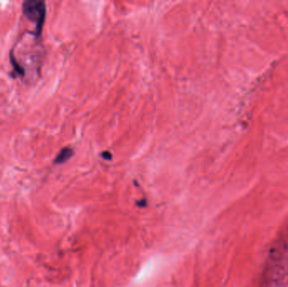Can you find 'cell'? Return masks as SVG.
<instances>
[{
    "mask_svg": "<svg viewBox=\"0 0 288 287\" xmlns=\"http://www.w3.org/2000/svg\"><path fill=\"white\" fill-rule=\"evenodd\" d=\"M22 11L30 21L35 23L34 35L37 38H40L47 16L45 2L42 0H26L23 3Z\"/></svg>",
    "mask_w": 288,
    "mask_h": 287,
    "instance_id": "cell-1",
    "label": "cell"
},
{
    "mask_svg": "<svg viewBox=\"0 0 288 287\" xmlns=\"http://www.w3.org/2000/svg\"><path fill=\"white\" fill-rule=\"evenodd\" d=\"M73 151L71 148H63V149L60 151V153L58 154L56 159H54V164H57V165L63 164V163L66 162L68 159H70L71 157L73 156Z\"/></svg>",
    "mask_w": 288,
    "mask_h": 287,
    "instance_id": "cell-2",
    "label": "cell"
},
{
    "mask_svg": "<svg viewBox=\"0 0 288 287\" xmlns=\"http://www.w3.org/2000/svg\"><path fill=\"white\" fill-rule=\"evenodd\" d=\"M10 62H11L12 66L14 67V71L18 73V75L24 76V74H25V69L17 62L16 59H15V57H14V55L12 53L10 54Z\"/></svg>",
    "mask_w": 288,
    "mask_h": 287,
    "instance_id": "cell-3",
    "label": "cell"
}]
</instances>
